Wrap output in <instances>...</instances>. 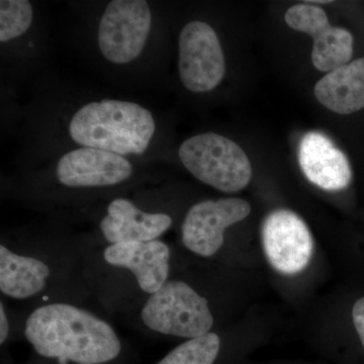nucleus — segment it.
<instances>
[{"instance_id":"f257e3e1","label":"nucleus","mask_w":364,"mask_h":364,"mask_svg":"<svg viewBox=\"0 0 364 364\" xmlns=\"http://www.w3.org/2000/svg\"><path fill=\"white\" fill-rule=\"evenodd\" d=\"M25 336L45 364H126L112 326L71 304L36 309L26 320Z\"/></svg>"},{"instance_id":"f03ea898","label":"nucleus","mask_w":364,"mask_h":364,"mask_svg":"<svg viewBox=\"0 0 364 364\" xmlns=\"http://www.w3.org/2000/svg\"><path fill=\"white\" fill-rule=\"evenodd\" d=\"M155 129L154 117L147 109L135 102L116 100L85 105L69 124L74 142L121 156L145 152Z\"/></svg>"},{"instance_id":"7ed1b4c3","label":"nucleus","mask_w":364,"mask_h":364,"mask_svg":"<svg viewBox=\"0 0 364 364\" xmlns=\"http://www.w3.org/2000/svg\"><path fill=\"white\" fill-rule=\"evenodd\" d=\"M179 159L198 181L224 193H237L252 176L250 160L240 146L215 133L196 135L184 141Z\"/></svg>"},{"instance_id":"20e7f679","label":"nucleus","mask_w":364,"mask_h":364,"mask_svg":"<svg viewBox=\"0 0 364 364\" xmlns=\"http://www.w3.org/2000/svg\"><path fill=\"white\" fill-rule=\"evenodd\" d=\"M141 318L151 331L188 339L208 334L214 325L207 299L181 280H167L151 294Z\"/></svg>"},{"instance_id":"39448f33","label":"nucleus","mask_w":364,"mask_h":364,"mask_svg":"<svg viewBox=\"0 0 364 364\" xmlns=\"http://www.w3.org/2000/svg\"><path fill=\"white\" fill-rule=\"evenodd\" d=\"M152 16L144 0H114L107 4L98 30V47L114 64L134 61L149 36Z\"/></svg>"},{"instance_id":"423d86ee","label":"nucleus","mask_w":364,"mask_h":364,"mask_svg":"<svg viewBox=\"0 0 364 364\" xmlns=\"http://www.w3.org/2000/svg\"><path fill=\"white\" fill-rule=\"evenodd\" d=\"M179 76L193 92H208L221 83L226 72L221 43L214 28L193 21L179 36Z\"/></svg>"},{"instance_id":"0eeeda50","label":"nucleus","mask_w":364,"mask_h":364,"mask_svg":"<svg viewBox=\"0 0 364 364\" xmlns=\"http://www.w3.org/2000/svg\"><path fill=\"white\" fill-rule=\"evenodd\" d=\"M262 244L270 264L282 274H298L312 258L310 230L298 215L286 208L273 210L265 218Z\"/></svg>"},{"instance_id":"6e6552de","label":"nucleus","mask_w":364,"mask_h":364,"mask_svg":"<svg viewBox=\"0 0 364 364\" xmlns=\"http://www.w3.org/2000/svg\"><path fill=\"white\" fill-rule=\"evenodd\" d=\"M250 212V205L237 198L196 203L184 218L182 243L191 252L210 257L222 247L225 230L243 221Z\"/></svg>"},{"instance_id":"1a4fd4ad","label":"nucleus","mask_w":364,"mask_h":364,"mask_svg":"<svg viewBox=\"0 0 364 364\" xmlns=\"http://www.w3.org/2000/svg\"><path fill=\"white\" fill-rule=\"evenodd\" d=\"M286 23L313 38L312 62L318 71L329 73L350 61L353 36L346 28L331 26L321 7L309 4L291 6L286 13Z\"/></svg>"},{"instance_id":"9d476101","label":"nucleus","mask_w":364,"mask_h":364,"mask_svg":"<svg viewBox=\"0 0 364 364\" xmlns=\"http://www.w3.org/2000/svg\"><path fill=\"white\" fill-rule=\"evenodd\" d=\"M133 167L128 159L109 151L82 147L60 158L56 176L67 188H105L128 181Z\"/></svg>"},{"instance_id":"9b49d317","label":"nucleus","mask_w":364,"mask_h":364,"mask_svg":"<svg viewBox=\"0 0 364 364\" xmlns=\"http://www.w3.org/2000/svg\"><path fill=\"white\" fill-rule=\"evenodd\" d=\"M104 258L112 267L131 272L139 287L150 296L168 280L170 251L164 242L111 244L105 249Z\"/></svg>"},{"instance_id":"f8f14e48","label":"nucleus","mask_w":364,"mask_h":364,"mask_svg":"<svg viewBox=\"0 0 364 364\" xmlns=\"http://www.w3.org/2000/svg\"><path fill=\"white\" fill-rule=\"evenodd\" d=\"M299 163L311 183L327 191H339L350 184L352 171L346 155L324 134L306 133L299 147Z\"/></svg>"},{"instance_id":"ddd939ff","label":"nucleus","mask_w":364,"mask_h":364,"mask_svg":"<svg viewBox=\"0 0 364 364\" xmlns=\"http://www.w3.org/2000/svg\"><path fill=\"white\" fill-rule=\"evenodd\" d=\"M172 219L161 213H146L126 198H116L107 207L100 222L105 240L111 244L123 242L157 240L171 227Z\"/></svg>"},{"instance_id":"4468645a","label":"nucleus","mask_w":364,"mask_h":364,"mask_svg":"<svg viewBox=\"0 0 364 364\" xmlns=\"http://www.w3.org/2000/svg\"><path fill=\"white\" fill-rule=\"evenodd\" d=\"M321 105L340 114L364 109V58L356 59L329 72L315 86Z\"/></svg>"},{"instance_id":"2eb2a0df","label":"nucleus","mask_w":364,"mask_h":364,"mask_svg":"<svg viewBox=\"0 0 364 364\" xmlns=\"http://www.w3.org/2000/svg\"><path fill=\"white\" fill-rule=\"evenodd\" d=\"M51 269L47 263L0 245V291L9 298L26 299L47 287Z\"/></svg>"},{"instance_id":"dca6fc26","label":"nucleus","mask_w":364,"mask_h":364,"mask_svg":"<svg viewBox=\"0 0 364 364\" xmlns=\"http://www.w3.org/2000/svg\"><path fill=\"white\" fill-rule=\"evenodd\" d=\"M221 355V338L210 332L179 344L155 364H218Z\"/></svg>"},{"instance_id":"f3484780","label":"nucleus","mask_w":364,"mask_h":364,"mask_svg":"<svg viewBox=\"0 0 364 364\" xmlns=\"http://www.w3.org/2000/svg\"><path fill=\"white\" fill-rule=\"evenodd\" d=\"M33 9L26 0L0 1V41L1 43L21 37L30 28Z\"/></svg>"},{"instance_id":"a211bd4d","label":"nucleus","mask_w":364,"mask_h":364,"mask_svg":"<svg viewBox=\"0 0 364 364\" xmlns=\"http://www.w3.org/2000/svg\"><path fill=\"white\" fill-rule=\"evenodd\" d=\"M354 326L364 348V298L359 299L352 310Z\"/></svg>"},{"instance_id":"6ab92c4d","label":"nucleus","mask_w":364,"mask_h":364,"mask_svg":"<svg viewBox=\"0 0 364 364\" xmlns=\"http://www.w3.org/2000/svg\"><path fill=\"white\" fill-rule=\"evenodd\" d=\"M9 337V322L4 303H0V344L6 343Z\"/></svg>"},{"instance_id":"aec40b11","label":"nucleus","mask_w":364,"mask_h":364,"mask_svg":"<svg viewBox=\"0 0 364 364\" xmlns=\"http://www.w3.org/2000/svg\"><path fill=\"white\" fill-rule=\"evenodd\" d=\"M331 1H328V0H325V1H323V0H318V1H316V0H312V1H306V4H330Z\"/></svg>"},{"instance_id":"412c9836","label":"nucleus","mask_w":364,"mask_h":364,"mask_svg":"<svg viewBox=\"0 0 364 364\" xmlns=\"http://www.w3.org/2000/svg\"><path fill=\"white\" fill-rule=\"evenodd\" d=\"M35 364H45L44 363H42V361H39V363H35Z\"/></svg>"}]
</instances>
